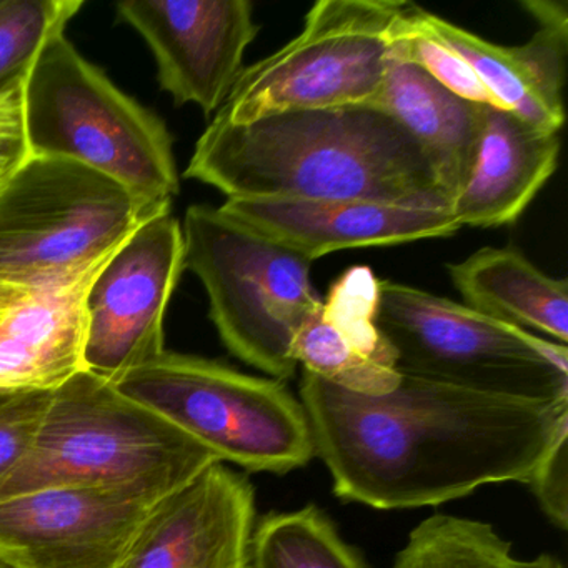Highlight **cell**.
Returning <instances> with one entry per match:
<instances>
[{
    "label": "cell",
    "mask_w": 568,
    "mask_h": 568,
    "mask_svg": "<svg viewBox=\"0 0 568 568\" xmlns=\"http://www.w3.org/2000/svg\"><path fill=\"white\" fill-rule=\"evenodd\" d=\"M298 398L334 494L381 508L428 507L484 485L530 480L568 432V402L481 394L402 374L364 395L302 371Z\"/></svg>",
    "instance_id": "obj_1"
},
{
    "label": "cell",
    "mask_w": 568,
    "mask_h": 568,
    "mask_svg": "<svg viewBox=\"0 0 568 568\" xmlns=\"http://www.w3.org/2000/svg\"><path fill=\"white\" fill-rule=\"evenodd\" d=\"M184 175L227 199L367 201L448 211L420 145L372 105L284 112L247 124L215 118Z\"/></svg>",
    "instance_id": "obj_2"
},
{
    "label": "cell",
    "mask_w": 568,
    "mask_h": 568,
    "mask_svg": "<svg viewBox=\"0 0 568 568\" xmlns=\"http://www.w3.org/2000/svg\"><path fill=\"white\" fill-rule=\"evenodd\" d=\"M217 455L108 378L82 368L52 392L38 440L0 480V498L54 485L168 497Z\"/></svg>",
    "instance_id": "obj_3"
},
{
    "label": "cell",
    "mask_w": 568,
    "mask_h": 568,
    "mask_svg": "<svg viewBox=\"0 0 568 568\" xmlns=\"http://www.w3.org/2000/svg\"><path fill=\"white\" fill-rule=\"evenodd\" d=\"M22 98L31 158L85 165L128 189L148 212L172 205L181 181L168 125L91 64L65 31L42 45Z\"/></svg>",
    "instance_id": "obj_4"
},
{
    "label": "cell",
    "mask_w": 568,
    "mask_h": 568,
    "mask_svg": "<svg viewBox=\"0 0 568 568\" xmlns=\"http://www.w3.org/2000/svg\"><path fill=\"white\" fill-rule=\"evenodd\" d=\"M182 232L185 267L207 292L225 348L275 381L294 377L295 338L322 308L311 281L314 262L212 205H191Z\"/></svg>",
    "instance_id": "obj_5"
},
{
    "label": "cell",
    "mask_w": 568,
    "mask_h": 568,
    "mask_svg": "<svg viewBox=\"0 0 568 568\" xmlns=\"http://www.w3.org/2000/svg\"><path fill=\"white\" fill-rule=\"evenodd\" d=\"M115 387L248 471L288 474L315 457L301 398L284 382L197 355L162 352Z\"/></svg>",
    "instance_id": "obj_6"
},
{
    "label": "cell",
    "mask_w": 568,
    "mask_h": 568,
    "mask_svg": "<svg viewBox=\"0 0 568 568\" xmlns=\"http://www.w3.org/2000/svg\"><path fill=\"white\" fill-rule=\"evenodd\" d=\"M377 325L397 371L481 394L568 402L567 345L398 282H378Z\"/></svg>",
    "instance_id": "obj_7"
},
{
    "label": "cell",
    "mask_w": 568,
    "mask_h": 568,
    "mask_svg": "<svg viewBox=\"0 0 568 568\" xmlns=\"http://www.w3.org/2000/svg\"><path fill=\"white\" fill-rule=\"evenodd\" d=\"M151 214L85 165L29 155L0 187V282L29 291L68 284Z\"/></svg>",
    "instance_id": "obj_8"
},
{
    "label": "cell",
    "mask_w": 568,
    "mask_h": 568,
    "mask_svg": "<svg viewBox=\"0 0 568 568\" xmlns=\"http://www.w3.org/2000/svg\"><path fill=\"white\" fill-rule=\"evenodd\" d=\"M412 6L321 0L297 38L244 68L215 118L247 124L284 112L371 105L384 84L395 32Z\"/></svg>",
    "instance_id": "obj_9"
},
{
    "label": "cell",
    "mask_w": 568,
    "mask_h": 568,
    "mask_svg": "<svg viewBox=\"0 0 568 568\" xmlns=\"http://www.w3.org/2000/svg\"><path fill=\"white\" fill-rule=\"evenodd\" d=\"M184 268V232L165 205L109 255L85 292V371L115 384L165 352V312Z\"/></svg>",
    "instance_id": "obj_10"
},
{
    "label": "cell",
    "mask_w": 568,
    "mask_h": 568,
    "mask_svg": "<svg viewBox=\"0 0 568 568\" xmlns=\"http://www.w3.org/2000/svg\"><path fill=\"white\" fill-rule=\"evenodd\" d=\"M158 501L88 485L0 498V560L11 568H115Z\"/></svg>",
    "instance_id": "obj_11"
},
{
    "label": "cell",
    "mask_w": 568,
    "mask_h": 568,
    "mask_svg": "<svg viewBox=\"0 0 568 568\" xmlns=\"http://www.w3.org/2000/svg\"><path fill=\"white\" fill-rule=\"evenodd\" d=\"M115 9L154 54L162 91L207 118L227 101L261 32L248 0H124Z\"/></svg>",
    "instance_id": "obj_12"
},
{
    "label": "cell",
    "mask_w": 568,
    "mask_h": 568,
    "mask_svg": "<svg viewBox=\"0 0 568 568\" xmlns=\"http://www.w3.org/2000/svg\"><path fill=\"white\" fill-rule=\"evenodd\" d=\"M255 490L224 462L159 500L115 568H248Z\"/></svg>",
    "instance_id": "obj_13"
},
{
    "label": "cell",
    "mask_w": 568,
    "mask_h": 568,
    "mask_svg": "<svg viewBox=\"0 0 568 568\" xmlns=\"http://www.w3.org/2000/svg\"><path fill=\"white\" fill-rule=\"evenodd\" d=\"M537 22L530 41L514 48L494 44L415 6V21L450 48L480 79L498 109L540 131L564 125L567 78L568 4L565 0H524Z\"/></svg>",
    "instance_id": "obj_14"
},
{
    "label": "cell",
    "mask_w": 568,
    "mask_h": 568,
    "mask_svg": "<svg viewBox=\"0 0 568 568\" xmlns=\"http://www.w3.org/2000/svg\"><path fill=\"white\" fill-rule=\"evenodd\" d=\"M221 211L312 262L344 248L450 237L462 229L447 209L367 201L227 199Z\"/></svg>",
    "instance_id": "obj_15"
},
{
    "label": "cell",
    "mask_w": 568,
    "mask_h": 568,
    "mask_svg": "<svg viewBox=\"0 0 568 568\" xmlns=\"http://www.w3.org/2000/svg\"><path fill=\"white\" fill-rule=\"evenodd\" d=\"M558 155V132L540 131L511 112L484 105L474 165L450 214L462 227L514 224L557 171Z\"/></svg>",
    "instance_id": "obj_16"
},
{
    "label": "cell",
    "mask_w": 568,
    "mask_h": 568,
    "mask_svg": "<svg viewBox=\"0 0 568 568\" xmlns=\"http://www.w3.org/2000/svg\"><path fill=\"white\" fill-rule=\"evenodd\" d=\"M105 261L32 292L0 321V392L54 390L84 368V297Z\"/></svg>",
    "instance_id": "obj_17"
},
{
    "label": "cell",
    "mask_w": 568,
    "mask_h": 568,
    "mask_svg": "<svg viewBox=\"0 0 568 568\" xmlns=\"http://www.w3.org/2000/svg\"><path fill=\"white\" fill-rule=\"evenodd\" d=\"M372 108L398 122L420 145L448 211L474 165L484 105L464 101L407 62L388 59Z\"/></svg>",
    "instance_id": "obj_18"
},
{
    "label": "cell",
    "mask_w": 568,
    "mask_h": 568,
    "mask_svg": "<svg viewBox=\"0 0 568 568\" xmlns=\"http://www.w3.org/2000/svg\"><path fill=\"white\" fill-rule=\"evenodd\" d=\"M447 271L467 307L567 345V281L544 274L518 248H480Z\"/></svg>",
    "instance_id": "obj_19"
},
{
    "label": "cell",
    "mask_w": 568,
    "mask_h": 568,
    "mask_svg": "<svg viewBox=\"0 0 568 568\" xmlns=\"http://www.w3.org/2000/svg\"><path fill=\"white\" fill-rule=\"evenodd\" d=\"M248 568H368L317 505L271 511L255 521Z\"/></svg>",
    "instance_id": "obj_20"
},
{
    "label": "cell",
    "mask_w": 568,
    "mask_h": 568,
    "mask_svg": "<svg viewBox=\"0 0 568 568\" xmlns=\"http://www.w3.org/2000/svg\"><path fill=\"white\" fill-rule=\"evenodd\" d=\"M392 568H545V554L520 560L490 524L434 515L410 531Z\"/></svg>",
    "instance_id": "obj_21"
},
{
    "label": "cell",
    "mask_w": 568,
    "mask_h": 568,
    "mask_svg": "<svg viewBox=\"0 0 568 568\" xmlns=\"http://www.w3.org/2000/svg\"><path fill=\"white\" fill-rule=\"evenodd\" d=\"M82 8L79 0H0V94L24 82L42 45Z\"/></svg>",
    "instance_id": "obj_22"
},
{
    "label": "cell",
    "mask_w": 568,
    "mask_h": 568,
    "mask_svg": "<svg viewBox=\"0 0 568 568\" xmlns=\"http://www.w3.org/2000/svg\"><path fill=\"white\" fill-rule=\"evenodd\" d=\"M378 282L367 265L347 268L328 288L321 315L355 354L381 367L397 368L394 348L377 325Z\"/></svg>",
    "instance_id": "obj_23"
},
{
    "label": "cell",
    "mask_w": 568,
    "mask_h": 568,
    "mask_svg": "<svg viewBox=\"0 0 568 568\" xmlns=\"http://www.w3.org/2000/svg\"><path fill=\"white\" fill-rule=\"evenodd\" d=\"M414 11L415 6H412L410 11L398 24L388 59L415 65L442 88L464 101L498 109L497 102L475 72L468 68L467 62L458 58L450 48L442 44L437 38L424 31L415 21Z\"/></svg>",
    "instance_id": "obj_24"
},
{
    "label": "cell",
    "mask_w": 568,
    "mask_h": 568,
    "mask_svg": "<svg viewBox=\"0 0 568 568\" xmlns=\"http://www.w3.org/2000/svg\"><path fill=\"white\" fill-rule=\"evenodd\" d=\"M52 392H0V480L34 447Z\"/></svg>",
    "instance_id": "obj_25"
},
{
    "label": "cell",
    "mask_w": 568,
    "mask_h": 568,
    "mask_svg": "<svg viewBox=\"0 0 568 568\" xmlns=\"http://www.w3.org/2000/svg\"><path fill=\"white\" fill-rule=\"evenodd\" d=\"M545 517L560 528L568 527V432L557 438L527 481Z\"/></svg>",
    "instance_id": "obj_26"
},
{
    "label": "cell",
    "mask_w": 568,
    "mask_h": 568,
    "mask_svg": "<svg viewBox=\"0 0 568 568\" xmlns=\"http://www.w3.org/2000/svg\"><path fill=\"white\" fill-rule=\"evenodd\" d=\"M29 158L22 84L0 94V187Z\"/></svg>",
    "instance_id": "obj_27"
},
{
    "label": "cell",
    "mask_w": 568,
    "mask_h": 568,
    "mask_svg": "<svg viewBox=\"0 0 568 568\" xmlns=\"http://www.w3.org/2000/svg\"><path fill=\"white\" fill-rule=\"evenodd\" d=\"M34 291L0 282V321H4L18 305H21Z\"/></svg>",
    "instance_id": "obj_28"
},
{
    "label": "cell",
    "mask_w": 568,
    "mask_h": 568,
    "mask_svg": "<svg viewBox=\"0 0 568 568\" xmlns=\"http://www.w3.org/2000/svg\"><path fill=\"white\" fill-rule=\"evenodd\" d=\"M545 568H565V565L554 555L545 554Z\"/></svg>",
    "instance_id": "obj_29"
},
{
    "label": "cell",
    "mask_w": 568,
    "mask_h": 568,
    "mask_svg": "<svg viewBox=\"0 0 568 568\" xmlns=\"http://www.w3.org/2000/svg\"><path fill=\"white\" fill-rule=\"evenodd\" d=\"M0 568H11V567H8V565H6L4 561L0 560Z\"/></svg>",
    "instance_id": "obj_30"
}]
</instances>
